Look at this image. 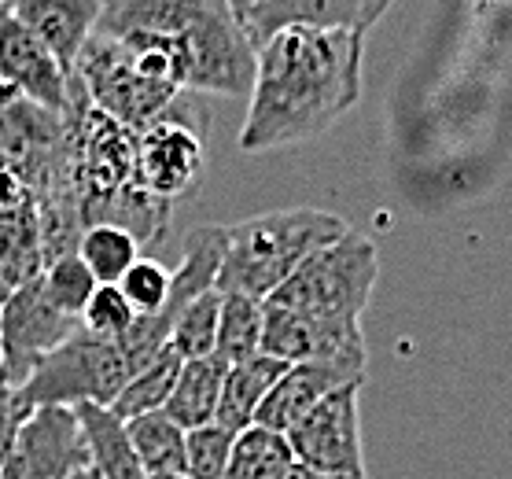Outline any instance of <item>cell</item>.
Returning <instances> with one entry per match:
<instances>
[{"mask_svg": "<svg viewBox=\"0 0 512 479\" xmlns=\"http://www.w3.org/2000/svg\"><path fill=\"white\" fill-rule=\"evenodd\" d=\"M255 56L251 107L240 129L244 152L314 141L358 104L365 34L291 26Z\"/></svg>", "mask_w": 512, "mask_h": 479, "instance_id": "1", "label": "cell"}, {"mask_svg": "<svg viewBox=\"0 0 512 479\" xmlns=\"http://www.w3.org/2000/svg\"><path fill=\"white\" fill-rule=\"evenodd\" d=\"M96 30L152 41L188 93L251 96L258 56L229 0H100Z\"/></svg>", "mask_w": 512, "mask_h": 479, "instance_id": "2", "label": "cell"}, {"mask_svg": "<svg viewBox=\"0 0 512 479\" xmlns=\"http://www.w3.org/2000/svg\"><path fill=\"white\" fill-rule=\"evenodd\" d=\"M347 229L350 225L339 214L317 207L269 211L225 225V262L214 288L222 295L240 292L269 299L317 247L339 240Z\"/></svg>", "mask_w": 512, "mask_h": 479, "instance_id": "3", "label": "cell"}, {"mask_svg": "<svg viewBox=\"0 0 512 479\" xmlns=\"http://www.w3.org/2000/svg\"><path fill=\"white\" fill-rule=\"evenodd\" d=\"M376 277H380L376 244L347 229L339 240L317 247L314 255L269 295V303L328 317V321L361 325V314L369 310V299H373Z\"/></svg>", "mask_w": 512, "mask_h": 479, "instance_id": "4", "label": "cell"}, {"mask_svg": "<svg viewBox=\"0 0 512 479\" xmlns=\"http://www.w3.org/2000/svg\"><path fill=\"white\" fill-rule=\"evenodd\" d=\"M126 354L118 347V339L93 336V332H74V336L45 354L34 365V373L19 391L30 406H111L122 387L129 384Z\"/></svg>", "mask_w": 512, "mask_h": 479, "instance_id": "5", "label": "cell"}, {"mask_svg": "<svg viewBox=\"0 0 512 479\" xmlns=\"http://www.w3.org/2000/svg\"><path fill=\"white\" fill-rule=\"evenodd\" d=\"M67 152V111H52L0 85V170L23 177L34 196H45L67 177Z\"/></svg>", "mask_w": 512, "mask_h": 479, "instance_id": "6", "label": "cell"}, {"mask_svg": "<svg viewBox=\"0 0 512 479\" xmlns=\"http://www.w3.org/2000/svg\"><path fill=\"white\" fill-rule=\"evenodd\" d=\"M74 78L85 89L89 104L100 107L104 115L118 118L129 129H144L148 122L163 118L181 89L166 82H155L140 71L137 63L118 48V41L104 34H93L82 56L74 63Z\"/></svg>", "mask_w": 512, "mask_h": 479, "instance_id": "7", "label": "cell"}, {"mask_svg": "<svg viewBox=\"0 0 512 479\" xmlns=\"http://www.w3.org/2000/svg\"><path fill=\"white\" fill-rule=\"evenodd\" d=\"M222 262H225V225H203V229H192V233H188L185 258H181V266L174 269V288H170L166 306L159 314L137 317V325L118 339V347H122L133 373L144 369L155 354L170 347V332H174L177 314L188 310L199 295L210 292V288L218 284Z\"/></svg>", "mask_w": 512, "mask_h": 479, "instance_id": "8", "label": "cell"}, {"mask_svg": "<svg viewBox=\"0 0 512 479\" xmlns=\"http://www.w3.org/2000/svg\"><path fill=\"white\" fill-rule=\"evenodd\" d=\"M207 170V148H203V129L188 126L177 115V104L163 118L137 129V181L144 192L174 203L181 196H192Z\"/></svg>", "mask_w": 512, "mask_h": 479, "instance_id": "9", "label": "cell"}, {"mask_svg": "<svg viewBox=\"0 0 512 479\" xmlns=\"http://www.w3.org/2000/svg\"><path fill=\"white\" fill-rule=\"evenodd\" d=\"M74 332H82V317H70L59 306H52L41 277L15 288L8 306L0 310V343H4L0 376L23 387L34 373V365L56 347H63Z\"/></svg>", "mask_w": 512, "mask_h": 479, "instance_id": "10", "label": "cell"}, {"mask_svg": "<svg viewBox=\"0 0 512 479\" xmlns=\"http://www.w3.org/2000/svg\"><path fill=\"white\" fill-rule=\"evenodd\" d=\"M361 384H350L336 395H328L317 409L288 432L295 461L332 476H361L365 479V450H361V413H358Z\"/></svg>", "mask_w": 512, "mask_h": 479, "instance_id": "11", "label": "cell"}, {"mask_svg": "<svg viewBox=\"0 0 512 479\" xmlns=\"http://www.w3.org/2000/svg\"><path fill=\"white\" fill-rule=\"evenodd\" d=\"M82 468H89V446L78 409L37 406L19 428L0 479H74Z\"/></svg>", "mask_w": 512, "mask_h": 479, "instance_id": "12", "label": "cell"}, {"mask_svg": "<svg viewBox=\"0 0 512 479\" xmlns=\"http://www.w3.org/2000/svg\"><path fill=\"white\" fill-rule=\"evenodd\" d=\"M262 354H269V358H277L284 365L354 358V354H365V336H361V325L328 321V317L303 314V310H291V306L266 299Z\"/></svg>", "mask_w": 512, "mask_h": 479, "instance_id": "13", "label": "cell"}, {"mask_svg": "<svg viewBox=\"0 0 512 479\" xmlns=\"http://www.w3.org/2000/svg\"><path fill=\"white\" fill-rule=\"evenodd\" d=\"M395 0H258L255 8L240 15L247 41L255 52L269 37L291 26L303 30H347V34H365L369 26L380 23V15Z\"/></svg>", "mask_w": 512, "mask_h": 479, "instance_id": "14", "label": "cell"}, {"mask_svg": "<svg viewBox=\"0 0 512 479\" xmlns=\"http://www.w3.org/2000/svg\"><path fill=\"white\" fill-rule=\"evenodd\" d=\"M350 384H365V354L288 365L258 409L255 424L288 435L310 409H317L328 395H336Z\"/></svg>", "mask_w": 512, "mask_h": 479, "instance_id": "15", "label": "cell"}, {"mask_svg": "<svg viewBox=\"0 0 512 479\" xmlns=\"http://www.w3.org/2000/svg\"><path fill=\"white\" fill-rule=\"evenodd\" d=\"M0 85H12L15 93L30 96L52 111H67V67L15 19L8 4H0Z\"/></svg>", "mask_w": 512, "mask_h": 479, "instance_id": "16", "label": "cell"}, {"mask_svg": "<svg viewBox=\"0 0 512 479\" xmlns=\"http://www.w3.org/2000/svg\"><path fill=\"white\" fill-rule=\"evenodd\" d=\"M8 8L67 74H74V63L100 23V0H8Z\"/></svg>", "mask_w": 512, "mask_h": 479, "instance_id": "17", "label": "cell"}, {"mask_svg": "<svg viewBox=\"0 0 512 479\" xmlns=\"http://www.w3.org/2000/svg\"><path fill=\"white\" fill-rule=\"evenodd\" d=\"M85 446H89V468L100 479H148L137 450L129 443V428L111 406H78Z\"/></svg>", "mask_w": 512, "mask_h": 479, "instance_id": "18", "label": "cell"}, {"mask_svg": "<svg viewBox=\"0 0 512 479\" xmlns=\"http://www.w3.org/2000/svg\"><path fill=\"white\" fill-rule=\"evenodd\" d=\"M288 365L269 358V354H255L240 365H229L222 384V402H218V417L214 421L229 428V432H244L251 428L258 417V409L266 402V395L273 391Z\"/></svg>", "mask_w": 512, "mask_h": 479, "instance_id": "19", "label": "cell"}, {"mask_svg": "<svg viewBox=\"0 0 512 479\" xmlns=\"http://www.w3.org/2000/svg\"><path fill=\"white\" fill-rule=\"evenodd\" d=\"M225 373H229V365L218 362L214 354H210V358H192V362H185L181 373H177L174 391L166 398V413H170L185 432L203 428V424H214L218 402H222Z\"/></svg>", "mask_w": 512, "mask_h": 479, "instance_id": "20", "label": "cell"}, {"mask_svg": "<svg viewBox=\"0 0 512 479\" xmlns=\"http://www.w3.org/2000/svg\"><path fill=\"white\" fill-rule=\"evenodd\" d=\"M48 269L45 244H41V222H37V203L23 211L0 214V281L8 288H23L37 281Z\"/></svg>", "mask_w": 512, "mask_h": 479, "instance_id": "21", "label": "cell"}, {"mask_svg": "<svg viewBox=\"0 0 512 479\" xmlns=\"http://www.w3.org/2000/svg\"><path fill=\"white\" fill-rule=\"evenodd\" d=\"M126 428H129V443H133V450H137L140 465H144L148 476H185L188 432L166 409L133 417V421H126Z\"/></svg>", "mask_w": 512, "mask_h": 479, "instance_id": "22", "label": "cell"}, {"mask_svg": "<svg viewBox=\"0 0 512 479\" xmlns=\"http://www.w3.org/2000/svg\"><path fill=\"white\" fill-rule=\"evenodd\" d=\"M262 317H266V299L240 295V292L222 295L214 358L225 365H240L247 358L262 354Z\"/></svg>", "mask_w": 512, "mask_h": 479, "instance_id": "23", "label": "cell"}, {"mask_svg": "<svg viewBox=\"0 0 512 479\" xmlns=\"http://www.w3.org/2000/svg\"><path fill=\"white\" fill-rule=\"evenodd\" d=\"M291 465H295V454H291L288 435L251 424L236 435L225 479H280Z\"/></svg>", "mask_w": 512, "mask_h": 479, "instance_id": "24", "label": "cell"}, {"mask_svg": "<svg viewBox=\"0 0 512 479\" xmlns=\"http://www.w3.org/2000/svg\"><path fill=\"white\" fill-rule=\"evenodd\" d=\"M181 365H185V358H181L174 347L159 351L144 369H137V373L129 376V384L122 387V395L111 402V413L122 417V421H133V417L166 409V398L174 391Z\"/></svg>", "mask_w": 512, "mask_h": 479, "instance_id": "25", "label": "cell"}, {"mask_svg": "<svg viewBox=\"0 0 512 479\" xmlns=\"http://www.w3.org/2000/svg\"><path fill=\"white\" fill-rule=\"evenodd\" d=\"M140 251L144 247L137 244V236L118 225H89L78 244V255L96 277V284H118L140 258Z\"/></svg>", "mask_w": 512, "mask_h": 479, "instance_id": "26", "label": "cell"}, {"mask_svg": "<svg viewBox=\"0 0 512 479\" xmlns=\"http://www.w3.org/2000/svg\"><path fill=\"white\" fill-rule=\"evenodd\" d=\"M218 317H222V292L210 288L196 299V303L181 310L170 332V347H174L185 362L192 358H210L214 343H218Z\"/></svg>", "mask_w": 512, "mask_h": 479, "instance_id": "27", "label": "cell"}, {"mask_svg": "<svg viewBox=\"0 0 512 479\" xmlns=\"http://www.w3.org/2000/svg\"><path fill=\"white\" fill-rule=\"evenodd\" d=\"M41 281H45V295L52 299V306H59V310L70 317H82L85 306H89V299H93V292H96V277L89 273V266L82 262L78 251L56 258V262L41 273Z\"/></svg>", "mask_w": 512, "mask_h": 479, "instance_id": "28", "label": "cell"}, {"mask_svg": "<svg viewBox=\"0 0 512 479\" xmlns=\"http://www.w3.org/2000/svg\"><path fill=\"white\" fill-rule=\"evenodd\" d=\"M240 432H229L222 424H203V428H192L185 439L188 450V479H225V468H229V454H233V443Z\"/></svg>", "mask_w": 512, "mask_h": 479, "instance_id": "29", "label": "cell"}, {"mask_svg": "<svg viewBox=\"0 0 512 479\" xmlns=\"http://www.w3.org/2000/svg\"><path fill=\"white\" fill-rule=\"evenodd\" d=\"M118 288L126 292V299L133 303L137 317L144 314H159L170 299V288H174V269H166L163 262L155 258H137L129 273L118 281Z\"/></svg>", "mask_w": 512, "mask_h": 479, "instance_id": "30", "label": "cell"}, {"mask_svg": "<svg viewBox=\"0 0 512 479\" xmlns=\"http://www.w3.org/2000/svg\"><path fill=\"white\" fill-rule=\"evenodd\" d=\"M133 325H137V310L126 299V292L118 284H96L93 299H89L82 314L85 332L104 339H122Z\"/></svg>", "mask_w": 512, "mask_h": 479, "instance_id": "31", "label": "cell"}, {"mask_svg": "<svg viewBox=\"0 0 512 479\" xmlns=\"http://www.w3.org/2000/svg\"><path fill=\"white\" fill-rule=\"evenodd\" d=\"M30 413H34V406L23 398V391H19L12 380L0 376V468H4V461L12 454L15 439H19V428H23V421Z\"/></svg>", "mask_w": 512, "mask_h": 479, "instance_id": "32", "label": "cell"}, {"mask_svg": "<svg viewBox=\"0 0 512 479\" xmlns=\"http://www.w3.org/2000/svg\"><path fill=\"white\" fill-rule=\"evenodd\" d=\"M280 479H361V476H332V472H317V468H306L295 461Z\"/></svg>", "mask_w": 512, "mask_h": 479, "instance_id": "33", "label": "cell"}, {"mask_svg": "<svg viewBox=\"0 0 512 479\" xmlns=\"http://www.w3.org/2000/svg\"><path fill=\"white\" fill-rule=\"evenodd\" d=\"M229 4H233V12H236V19H240V15L247 12V8H255L258 0H229Z\"/></svg>", "mask_w": 512, "mask_h": 479, "instance_id": "34", "label": "cell"}, {"mask_svg": "<svg viewBox=\"0 0 512 479\" xmlns=\"http://www.w3.org/2000/svg\"><path fill=\"white\" fill-rule=\"evenodd\" d=\"M8 299H12V288H8V284L0 281V310H4V306H8Z\"/></svg>", "mask_w": 512, "mask_h": 479, "instance_id": "35", "label": "cell"}, {"mask_svg": "<svg viewBox=\"0 0 512 479\" xmlns=\"http://www.w3.org/2000/svg\"><path fill=\"white\" fill-rule=\"evenodd\" d=\"M74 479H100V476H96L93 468H82V472H78V476H74Z\"/></svg>", "mask_w": 512, "mask_h": 479, "instance_id": "36", "label": "cell"}, {"mask_svg": "<svg viewBox=\"0 0 512 479\" xmlns=\"http://www.w3.org/2000/svg\"><path fill=\"white\" fill-rule=\"evenodd\" d=\"M148 479H188V476H148Z\"/></svg>", "mask_w": 512, "mask_h": 479, "instance_id": "37", "label": "cell"}, {"mask_svg": "<svg viewBox=\"0 0 512 479\" xmlns=\"http://www.w3.org/2000/svg\"><path fill=\"white\" fill-rule=\"evenodd\" d=\"M0 369H4V343H0Z\"/></svg>", "mask_w": 512, "mask_h": 479, "instance_id": "38", "label": "cell"}, {"mask_svg": "<svg viewBox=\"0 0 512 479\" xmlns=\"http://www.w3.org/2000/svg\"><path fill=\"white\" fill-rule=\"evenodd\" d=\"M0 4H8V0H0Z\"/></svg>", "mask_w": 512, "mask_h": 479, "instance_id": "39", "label": "cell"}]
</instances>
